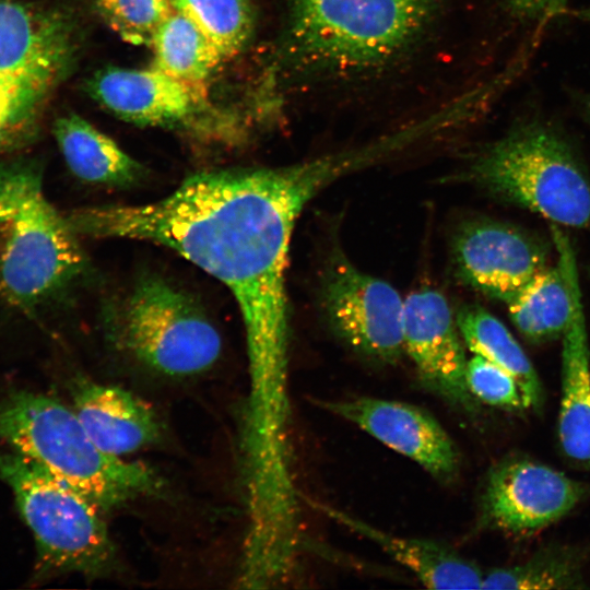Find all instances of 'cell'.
<instances>
[{
    "mask_svg": "<svg viewBox=\"0 0 590 590\" xmlns=\"http://www.w3.org/2000/svg\"><path fill=\"white\" fill-rule=\"evenodd\" d=\"M111 341L168 376L206 370L221 355V335L187 294L158 278L138 282L109 311Z\"/></svg>",
    "mask_w": 590,
    "mask_h": 590,
    "instance_id": "7",
    "label": "cell"
},
{
    "mask_svg": "<svg viewBox=\"0 0 590 590\" xmlns=\"http://www.w3.org/2000/svg\"><path fill=\"white\" fill-rule=\"evenodd\" d=\"M314 507L374 542L432 589H482L484 573L469 559L437 542L396 535L321 503Z\"/></svg>",
    "mask_w": 590,
    "mask_h": 590,
    "instance_id": "17",
    "label": "cell"
},
{
    "mask_svg": "<svg viewBox=\"0 0 590 590\" xmlns=\"http://www.w3.org/2000/svg\"><path fill=\"white\" fill-rule=\"evenodd\" d=\"M562 337L558 439L569 460L590 467V351L577 269L571 276V307Z\"/></svg>",
    "mask_w": 590,
    "mask_h": 590,
    "instance_id": "16",
    "label": "cell"
},
{
    "mask_svg": "<svg viewBox=\"0 0 590 590\" xmlns=\"http://www.w3.org/2000/svg\"><path fill=\"white\" fill-rule=\"evenodd\" d=\"M108 26L132 45L151 46L161 24L174 12L169 0H93Z\"/></svg>",
    "mask_w": 590,
    "mask_h": 590,
    "instance_id": "24",
    "label": "cell"
},
{
    "mask_svg": "<svg viewBox=\"0 0 590 590\" xmlns=\"http://www.w3.org/2000/svg\"><path fill=\"white\" fill-rule=\"evenodd\" d=\"M0 440L99 508L157 494L163 486L145 464L99 449L73 409L39 392L9 389L0 394Z\"/></svg>",
    "mask_w": 590,
    "mask_h": 590,
    "instance_id": "3",
    "label": "cell"
},
{
    "mask_svg": "<svg viewBox=\"0 0 590 590\" xmlns=\"http://www.w3.org/2000/svg\"><path fill=\"white\" fill-rule=\"evenodd\" d=\"M589 486L536 461L512 458L489 472L483 514L492 527L518 536L558 521L588 494Z\"/></svg>",
    "mask_w": 590,
    "mask_h": 590,
    "instance_id": "10",
    "label": "cell"
},
{
    "mask_svg": "<svg viewBox=\"0 0 590 590\" xmlns=\"http://www.w3.org/2000/svg\"><path fill=\"white\" fill-rule=\"evenodd\" d=\"M320 303L332 331L357 353L386 364L404 353V300L389 283L341 253L332 255L324 268Z\"/></svg>",
    "mask_w": 590,
    "mask_h": 590,
    "instance_id": "9",
    "label": "cell"
},
{
    "mask_svg": "<svg viewBox=\"0 0 590 590\" xmlns=\"http://www.w3.org/2000/svg\"><path fill=\"white\" fill-rule=\"evenodd\" d=\"M151 47L154 67L201 87L223 59L202 31L175 10L156 31Z\"/></svg>",
    "mask_w": 590,
    "mask_h": 590,
    "instance_id": "21",
    "label": "cell"
},
{
    "mask_svg": "<svg viewBox=\"0 0 590 590\" xmlns=\"http://www.w3.org/2000/svg\"><path fill=\"white\" fill-rule=\"evenodd\" d=\"M462 338L442 294L421 290L404 300L403 347L421 381L448 402L472 410Z\"/></svg>",
    "mask_w": 590,
    "mask_h": 590,
    "instance_id": "13",
    "label": "cell"
},
{
    "mask_svg": "<svg viewBox=\"0 0 590 590\" xmlns=\"http://www.w3.org/2000/svg\"><path fill=\"white\" fill-rule=\"evenodd\" d=\"M451 256L461 281L506 304L548 267L544 241L517 226L488 220L463 225L453 238Z\"/></svg>",
    "mask_w": 590,
    "mask_h": 590,
    "instance_id": "11",
    "label": "cell"
},
{
    "mask_svg": "<svg viewBox=\"0 0 590 590\" xmlns=\"http://www.w3.org/2000/svg\"><path fill=\"white\" fill-rule=\"evenodd\" d=\"M465 381L472 397L484 404L509 411L524 409L515 378L482 356L468 359Z\"/></svg>",
    "mask_w": 590,
    "mask_h": 590,
    "instance_id": "25",
    "label": "cell"
},
{
    "mask_svg": "<svg viewBox=\"0 0 590 590\" xmlns=\"http://www.w3.org/2000/svg\"><path fill=\"white\" fill-rule=\"evenodd\" d=\"M316 404L414 461L434 477L447 480L458 470L459 456L450 436L418 406L371 397L318 400Z\"/></svg>",
    "mask_w": 590,
    "mask_h": 590,
    "instance_id": "12",
    "label": "cell"
},
{
    "mask_svg": "<svg viewBox=\"0 0 590 590\" xmlns=\"http://www.w3.org/2000/svg\"><path fill=\"white\" fill-rule=\"evenodd\" d=\"M0 481L13 494L36 550L33 581L64 575L98 576L115 559L99 507L45 467L0 447Z\"/></svg>",
    "mask_w": 590,
    "mask_h": 590,
    "instance_id": "6",
    "label": "cell"
},
{
    "mask_svg": "<svg viewBox=\"0 0 590 590\" xmlns=\"http://www.w3.org/2000/svg\"><path fill=\"white\" fill-rule=\"evenodd\" d=\"M73 410L103 451L121 457L154 441L160 425L153 410L131 392L111 385L78 380Z\"/></svg>",
    "mask_w": 590,
    "mask_h": 590,
    "instance_id": "15",
    "label": "cell"
},
{
    "mask_svg": "<svg viewBox=\"0 0 590 590\" xmlns=\"http://www.w3.org/2000/svg\"><path fill=\"white\" fill-rule=\"evenodd\" d=\"M468 178L493 197L559 226L590 222V181L570 144L541 121H524L488 145Z\"/></svg>",
    "mask_w": 590,
    "mask_h": 590,
    "instance_id": "5",
    "label": "cell"
},
{
    "mask_svg": "<svg viewBox=\"0 0 590 590\" xmlns=\"http://www.w3.org/2000/svg\"><path fill=\"white\" fill-rule=\"evenodd\" d=\"M508 10L526 20H541L563 12L567 0H504Z\"/></svg>",
    "mask_w": 590,
    "mask_h": 590,
    "instance_id": "26",
    "label": "cell"
},
{
    "mask_svg": "<svg viewBox=\"0 0 590 590\" xmlns=\"http://www.w3.org/2000/svg\"><path fill=\"white\" fill-rule=\"evenodd\" d=\"M375 162L364 145L284 167L203 172L158 201L67 217L78 235L165 246L225 284L244 321L249 393L274 400L288 394L285 270L295 222L321 189Z\"/></svg>",
    "mask_w": 590,
    "mask_h": 590,
    "instance_id": "1",
    "label": "cell"
},
{
    "mask_svg": "<svg viewBox=\"0 0 590 590\" xmlns=\"http://www.w3.org/2000/svg\"><path fill=\"white\" fill-rule=\"evenodd\" d=\"M583 113H585V117L587 118V120H588L589 123H590V97H588V98L585 101V104H583Z\"/></svg>",
    "mask_w": 590,
    "mask_h": 590,
    "instance_id": "27",
    "label": "cell"
},
{
    "mask_svg": "<svg viewBox=\"0 0 590 590\" xmlns=\"http://www.w3.org/2000/svg\"><path fill=\"white\" fill-rule=\"evenodd\" d=\"M557 261L538 274L508 305L518 331L532 343L563 335L571 307V276L577 269L569 237L559 225H551Z\"/></svg>",
    "mask_w": 590,
    "mask_h": 590,
    "instance_id": "18",
    "label": "cell"
},
{
    "mask_svg": "<svg viewBox=\"0 0 590 590\" xmlns=\"http://www.w3.org/2000/svg\"><path fill=\"white\" fill-rule=\"evenodd\" d=\"M173 9L191 20L213 43L222 58L246 45L252 30L248 0H169Z\"/></svg>",
    "mask_w": 590,
    "mask_h": 590,
    "instance_id": "23",
    "label": "cell"
},
{
    "mask_svg": "<svg viewBox=\"0 0 590 590\" xmlns=\"http://www.w3.org/2000/svg\"><path fill=\"white\" fill-rule=\"evenodd\" d=\"M588 554L589 550L583 547H546L524 563L485 573L482 589H582L587 587L583 567Z\"/></svg>",
    "mask_w": 590,
    "mask_h": 590,
    "instance_id": "22",
    "label": "cell"
},
{
    "mask_svg": "<svg viewBox=\"0 0 590 590\" xmlns=\"http://www.w3.org/2000/svg\"><path fill=\"white\" fill-rule=\"evenodd\" d=\"M92 97L115 116L142 126H185L199 111L204 87L164 71L108 67L87 83Z\"/></svg>",
    "mask_w": 590,
    "mask_h": 590,
    "instance_id": "14",
    "label": "cell"
},
{
    "mask_svg": "<svg viewBox=\"0 0 590 590\" xmlns=\"http://www.w3.org/2000/svg\"><path fill=\"white\" fill-rule=\"evenodd\" d=\"M456 321L462 341L474 355L496 364L515 378L524 409L540 410L544 400L541 380L505 324L480 306L463 307Z\"/></svg>",
    "mask_w": 590,
    "mask_h": 590,
    "instance_id": "20",
    "label": "cell"
},
{
    "mask_svg": "<svg viewBox=\"0 0 590 590\" xmlns=\"http://www.w3.org/2000/svg\"><path fill=\"white\" fill-rule=\"evenodd\" d=\"M54 134L68 167L82 180L127 186L143 173L113 139L75 114L57 119Z\"/></svg>",
    "mask_w": 590,
    "mask_h": 590,
    "instance_id": "19",
    "label": "cell"
},
{
    "mask_svg": "<svg viewBox=\"0 0 590 590\" xmlns=\"http://www.w3.org/2000/svg\"><path fill=\"white\" fill-rule=\"evenodd\" d=\"M446 0H287V58L318 80L386 70L430 35Z\"/></svg>",
    "mask_w": 590,
    "mask_h": 590,
    "instance_id": "2",
    "label": "cell"
},
{
    "mask_svg": "<svg viewBox=\"0 0 590 590\" xmlns=\"http://www.w3.org/2000/svg\"><path fill=\"white\" fill-rule=\"evenodd\" d=\"M67 215L44 192L39 165L0 164V298L34 312L84 270L85 256Z\"/></svg>",
    "mask_w": 590,
    "mask_h": 590,
    "instance_id": "4",
    "label": "cell"
},
{
    "mask_svg": "<svg viewBox=\"0 0 590 590\" xmlns=\"http://www.w3.org/2000/svg\"><path fill=\"white\" fill-rule=\"evenodd\" d=\"M72 54L63 17L0 0V149L27 139Z\"/></svg>",
    "mask_w": 590,
    "mask_h": 590,
    "instance_id": "8",
    "label": "cell"
}]
</instances>
